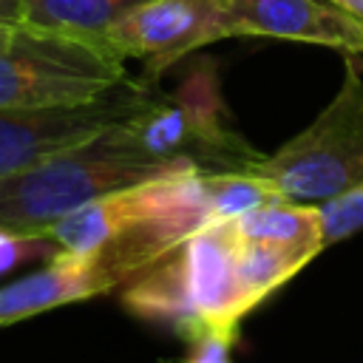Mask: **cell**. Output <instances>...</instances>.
Instances as JSON below:
<instances>
[{
	"mask_svg": "<svg viewBox=\"0 0 363 363\" xmlns=\"http://www.w3.org/2000/svg\"><path fill=\"white\" fill-rule=\"evenodd\" d=\"M238 247L241 238L224 218L207 224L167 255L201 332L235 335L241 318L252 312L241 289Z\"/></svg>",
	"mask_w": 363,
	"mask_h": 363,
	"instance_id": "7",
	"label": "cell"
},
{
	"mask_svg": "<svg viewBox=\"0 0 363 363\" xmlns=\"http://www.w3.org/2000/svg\"><path fill=\"white\" fill-rule=\"evenodd\" d=\"M329 105L252 170L284 199L320 207L363 184V54H343Z\"/></svg>",
	"mask_w": 363,
	"mask_h": 363,
	"instance_id": "3",
	"label": "cell"
},
{
	"mask_svg": "<svg viewBox=\"0 0 363 363\" xmlns=\"http://www.w3.org/2000/svg\"><path fill=\"white\" fill-rule=\"evenodd\" d=\"M133 159L170 173H252L261 153L235 125L213 60H196L173 88L156 85L150 99L111 128Z\"/></svg>",
	"mask_w": 363,
	"mask_h": 363,
	"instance_id": "1",
	"label": "cell"
},
{
	"mask_svg": "<svg viewBox=\"0 0 363 363\" xmlns=\"http://www.w3.org/2000/svg\"><path fill=\"white\" fill-rule=\"evenodd\" d=\"M320 230L323 247H332L363 230V184L320 204Z\"/></svg>",
	"mask_w": 363,
	"mask_h": 363,
	"instance_id": "14",
	"label": "cell"
},
{
	"mask_svg": "<svg viewBox=\"0 0 363 363\" xmlns=\"http://www.w3.org/2000/svg\"><path fill=\"white\" fill-rule=\"evenodd\" d=\"M315 255H318V250H312V247H284V244H261V241L241 238L238 275H241V289H244L250 309H255L278 286H284L289 278H295Z\"/></svg>",
	"mask_w": 363,
	"mask_h": 363,
	"instance_id": "13",
	"label": "cell"
},
{
	"mask_svg": "<svg viewBox=\"0 0 363 363\" xmlns=\"http://www.w3.org/2000/svg\"><path fill=\"white\" fill-rule=\"evenodd\" d=\"M233 230L244 241H261V244H284V247H323V230H320V207L301 204L292 199H272L267 204H258L235 218Z\"/></svg>",
	"mask_w": 363,
	"mask_h": 363,
	"instance_id": "10",
	"label": "cell"
},
{
	"mask_svg": "<svg viewBox=\"0 0 363 363\" xmlns=\"http://www.w3.org/2000/svg\"><path fill=\"white\" fill-rule=\"evenodd\" d=\"M128 227V190L99 196L62 216L43 235L65 255H96Z\"/></svg>",
	"mask_w": 363,
	"mask_h": 363,
	"instance_id": "11",
	"label": "cell"
},
{
	"mask_svg": "<svg viewBox=\"0 0 363 363\" xmlns=\"http://www.w3.org/2000/svg\"><path fill=\"white\" fill-rule=\"evenodd\" d=\"M233 340L235 335L230 332H204L196 340H190V354L184 357V363H233Z\"/></svg>",
	"mask_w": 363,
	"mask_h": 363,
	"instance_id": "16",
	"label": "cell"
},
{
	"mask_svg": "<svg viewBox=\"0 0 363 363\" xmlns=\"http://www.w3.org/2000/svg\"><path fill=\"white\" fill-rule=\"evenodd\" d=\"M326 3H332L335 9H340V11H346V14L357 17V20H363V0H326Z\"/></svg>",
	"mask_w": 363,
	"mask_h": 363,
	"instance_id": "18",
	"label": "cell"
},
{
	"mask_svg": "<svg viewBox=\"0 0 363 363\" xmlns=\"http://www.w3.org/2000/svg\"><path fill=\"white\" fill-rule=\"evenodd\" d=\"M235 37H275L363 54V20L326 0H221Z\"/></svg>",
	"mask_w": 363,
	"mask_h": 363,
	"instance_id": "9",
	"label": "cell"
},
{
	"mask_svg": "<svg viewBox=\"0 0 363 363\" xmlns=\"http://www.w3.org/2000/svg\"><path fill=\"white\" fill-rule=\"evenodd\" d=\"M150 0H23V23L28 28L102 40L125 14Z\"/></svg>",
	"mask_w": 363,
	"mask_h": 363,
	"instance_id": "12",
	"label": "cell"
},
{
	"mask_svg": "<svg viewBox=\"0 0 363 363\" xmlns=\"http://www.w3.org/2000/svg\"><path fill=\"white\" fill-rule=\"evenodd\" d=\"M9 31H11V28H0V43H3V37H6Z\"/></svg>",
	"mask_w": 363,
	"mask_h": 363,
	"instance_id": "19",
	"label": "cell"
},
{
	"mask_svg": "<svg viewBox=\"0 0 363 363\" xmlns=\"http://www.w3.org/2000/svg\"><path fill=\"white\" fill-rule=\"evenodd\" d=\"M54 255H57V247L45 235L14 233V230L0 227V275L34 258H54Z\"/></svg>",
	"mask_w": 363,
	"mask_h": 363,
	"instance_id": "15",
	"label": "cell"
},
{
	"mask_svg": "<svg viewBox=\"0 0 363 363\" xmlns=\"http://www.w3.org/2000/svg\"><path fill=\"white\" fill-rule=\"evenodd\" d=\"M159 82L128 77L96 102L51 111H0V179L37 167L125 122L150 99Z\"/></svg>",
	"mask_w": 363,
	"mask_h": 363,
	"instance_id": "5",
	"label": "cell"
},
{
	"mask_svg": "<svg viewBox=\"0 0 363 363\" xmlns=\"http://www.w3.org/2000/svg\"><path fill=\"white\" fill-rule=\"evenodd\" d=\"M159 176H170V170L133 159L108 128L37 167L0 179V227L43 235L77 207Z\"/></svg>",
	"mask_w": 363,
	"mask_h": 363,
	"instance_id": "4",
	"label": "cell"
},
{
	"mask_svg": "<svg viewBox=\"0 0 363 363\" xmlns=\"http://www.w3.org/2000/svg\"><path fill=\"white\" fill-rule=\"evenodd\" d=\"M133 278V267L113 244H108L96 255L57 252L43 269L0 286V326H11L57 306L105 295Z\"/></svg>",
	"mask_w": 363,
	"mask_h": 363,
	"instance_id": "8",
	"label": "cell"
},
{
	"mask_svg": "<svg viewBox=\"0 0 363 363\" xmlns=\"http://www.w3.org/2000/svg\"><path fill=\"white\" fill-rule=\"evenodd\" d=\"M128 79L105 40L14 26L0 43V111L88 105Z\"/></svg>",
	"mask_w": 363,
	"mask_h": 363,
	"instance_id": "2",
	"label": "cell"
},
{
	"mask_svg": "<svg viewBox=\"0 0 363 363\" xmlns=\"http://www.w3.org/2000/svg\"><path fill=\"white\" fill-rule=\"evenodd\" d=\"M235 37L221 0H150L125 14L102 40L145 65L142 77L159 82L167 68L193 51Z\"/></svg>",
	"mask_w": 363,
	"mask_h": 363,
	"instance_id": "6",
	"label": "cell"
},
{
	"mask_svg": "<svg viewBox=\"0 0 363 363\" xmlns=\"http://www.w3.org/2000/svg\"><path fill=\"white\" fill-rule=\"evenodd\" d=\"M23 23V0H0V28H14Z\"/></svg>",
	"mask_w": 363,
	"mask_h": 363,
	"instance_id": "17",
	"label": "cell"
}]
</instances>
